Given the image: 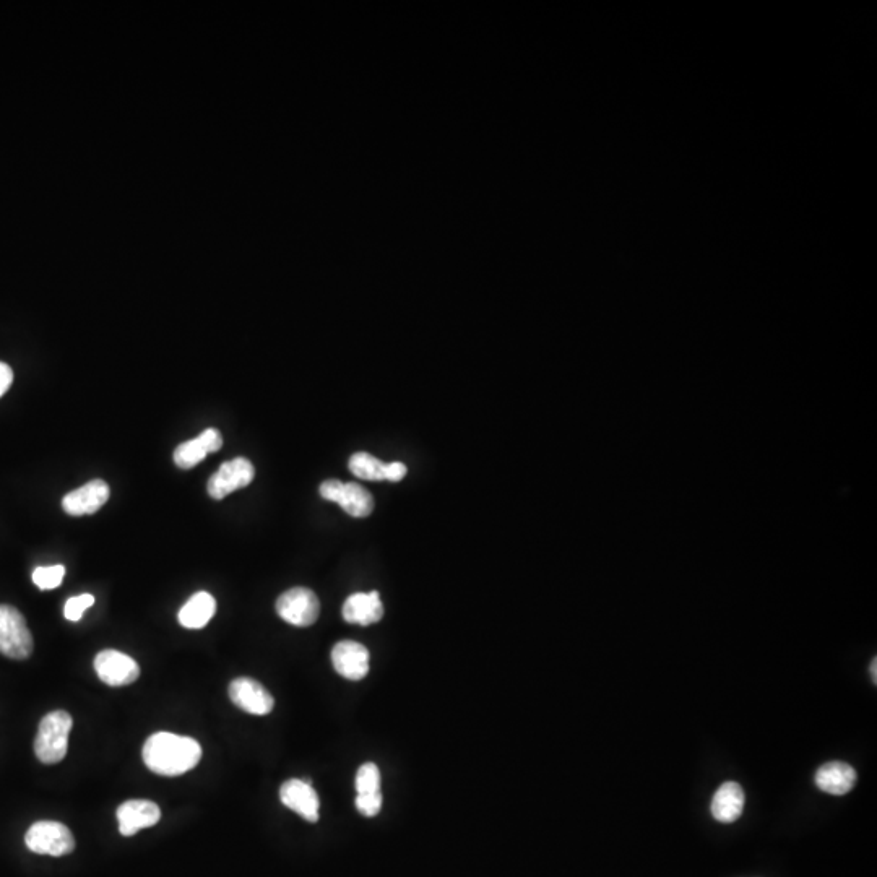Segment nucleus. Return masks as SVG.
Returning a JSON list of instances; mask_svg holds the SVG:
<instances>
[{
  "instance_id": "1",
  "label": "nucleus",
  "mask_w": 877,
  "mask_h": 877,
  "mask_svg": "<svg viewBox=\"0 0 877 877\" xmlns=\"http://www.w3.org/2000/svg\"><path fill=\"white\" fill-rule=\"evenodd\" d=\"M143 762L163 777H178L195 769L202 759V748L195 739L174 733H155L143 746Z\"/></svg>"
},
{
  "instance_id": "2",
  "label": "nucleus",
  "mask_w": 877,
  "mask_h": 877,
  "mask_svg": "<svg viewBox=\"0 0 877 877\" xmlns=\"http://www.w3.org/2000/svg\"><path fill=\"white\" fill-rule=\"evenodd\" d=\"M74 720L70 713L56 710L41 720L35 739V754L46 765L59 764L67 756Z\"/></svg>"
},
{
  "instance_id": "3",
  "label": "nucleus",
  "mask_w": 877,
  "mask_h": 877,
  "mask_svg": "<svg viewBox=\"0 0 877 877\" xmlns=\"http://www.w3.org/2000/svg\"><path fill=\"white\" fill-rule=\"evenodd\" d=\"M35 649V642L26 619L17 608L0 605V653L12 660H26Z\"/></svg>"
},
{
  "instance_id": "4",
  "label": "nucleus",
  "mask_w": 877,
  "mask_h": 877,
  "mask_svg": "<svg viewBox=\"0 0 877 877\" xmlns=\"http://www.w3.org/2000/svg\"><path fill=\"white\" fill-rule=\"evenodd\" d=\"M28 850L38 855L64 856L75 850V839L69 827L56 821H39L25 835Z\"/></svg>"
},
{
  "instance_id": "5",
  "label": "nucleus",
  "mask_w": 877,
  "mask_h": 877,
  "mask_svg": "<svg viewBox=\"0 0 877 877\" xmlns=\"http://www.w3.org/2000/svg\"><path fill=\"white\" fill-rule=\"evenodd\" d=\"M319 493L327 501L337 502L346 514L355 519L369 517L374 510V497L368 489L358 483L327 480L320 484Z\"/></svg>"
},
{
  "instance_id": "6",
  "label": "nucleus",
  "mask_w": 877,
  "mask_h": 877,
  "mask_svg": "<svg viewBox=\"0 0 877 877\" xmlns=\"http://www.w3.org/2000/svg\"><path fill=\"white\" fill-rule=\"evenodd\" d=\"M277 613L291 626L309 627L319 619L320 601L309 588L294 587L278 598Z\"/></svg>"
},
{
  "instance_id": "7",
  "label": "nucleus",
  "mask_w": 877,
  "mask_h": 877,
  "mask_svg": "<svg viewBox=\"0 0 877 877\" xmlns=\"http://www.w3.org/2000/svg\"><path fill=\"white\" fill-rule=\"evenodd\" d=\"M255 468L251 460L244 457L234 458L223 463L220 470L208 481V494L215 501L225 499L229 494L246 488L254 481Z\"/></svg>"
},
{
  "instance_id": "8",
  "label": "nucleus",
  "mask_w": 877,
  "mask_h": 877,
  "mask_svg": "<svg viewBox=\"0 0 877 877\" xmlns=\"http://www.w3.org/2000/svg\"><path fill=\"white\" fill-rule=\"evenodd\" d=\"M95 671L98 678L111 687L129 686L140 676V666L134 658L111 649L96 655Z\"/></svg>"
},
{
  "instance_id": "9",
  "label": "nucleus",
  "mask_w": 877,
  "mask_h": 877,
  "mask_svg": "<svg viewBox=\"0 0 877 877\" xmlns=\"http://www.w3.org/2000/svg\"><path fill=\"white\" fill-rule=\"evenodd\" d=\"M229 697L236 707L251 715H268L275 705L272 694L252 678L234 679L229 684Z\"/></svg>"
},
{
  "instance_id": "10",
  "label": "nucleus",
  "mask_w": 877,
  "mask_h": 877,
  "mask_svg": "<svg viewBox=\"0 0 877 877\" xmlns=\"http://www.w3.org/2000/svg\"><path fill=\"white\" fill-rule=\"evenodd\" d=\"M369 650L353 640L338 642L332 650L333 668L350 681H361L369 673Z\"/></svg>"
},
{
  "instance_id": "11",
  "label": "nucleus",
  "mask_w": 877,
  "mask_h": 877,
  "mask_svg": "<svg viewBox=\"0 0 877 877\" xmlns=\"http://www.w3.org/2000/svg\"><path fill=\"white\" fill-rule=\"evenodd\" d=\"M280 800L307 822L319 821L320 800L311 783L291 778L281 785Z\"/></svg>"
},
{
  "instance_id": "12",
  "label": "nucleus",
  "mask_w": 877,
  "mask_h": 877,
  "mask_svg": "<svg viewBox=\"0 0 877 877\" xmlns=\"http://www.w3.org/2000/svg\"><path fill=\"white\" fill-rule=\"evenodd\" d=\"M109 486L106 481L93 480L83 484L82 488L75 489L62 499V509L65 514L72 517L95 514L108 502Z\"/></svg>"
},
{
  "instance_id": "13",
  "label": "nucleus",
  "mask_w": 877,
  "mask_h": 877,
  "mask_svg": "<svg viewBox=\"0 0 877 877\" xmlns=\"http://www.w3.org/2000/svg\"><path fill=\"white\" fill-rule=\"evenodd\" d=\"M161 811L158 804L148 800H132L122 803L117 809L119 832L124 837H132L142 829L153 827L160 822Z\"/></svg>"
},
{
  "instance_id": "14",
  "label": "nucleus",
  "mask_w": 877,
  "mask_h": 877,
  "mask_svg": "<svg viewBox=\"0 0 877 877\" xmlns=\"http://www.w3.org/2000/svg\"><path fill=\"white\" fill-rule=\"evenodd\" d=\"M223 447V436L215 428L207 429L192 441L184 442L174 450V463L182 470L197 467L208 454H215Z\"/></svg>"
},
{
  "instance_id": "15",
  "label": "nucleus",
  "mask_w": 877,
  "mask_h": 877,
  "mask_svg": "<svg viewBox=\"0 0 877 877\" xmlns=\"http://www.w3.org/2000/svg\"><path fill=\"white\" fill-rule=\"evenodd\" d=\"M342 613L346 623L359 626L379 623L384 616L381 595L377 592L353 593L346 598Z\"/></svg>"
},
{
  "instance_id": "16",
  "label": "nucleus",
  "mask_w": 877,
  "mask_h": 877,
  "mask_svg": "<svg viewBox=\"0 0 877 877\" xmlns=\"http://www.w3.org/2000/svg\"><path fill=\"white\" fill-rule=\"evenodd\" d=\"M856 772L845 762H827L816 772V785L827 795L842 796L853 790Z\"/></svg>"
},
{
  "instance_id": "17",
  "label": "nucleus",
  "mask_w": 877,
  "mask_h": 877,
  "mask_svg": "<svg viewBox=\"0 0 877 877\" xmlns=\"http://www.w3.org/2000/svg\"><path fill=\"white\" fill-rule=\"evenodd\" d=\"M743 809L744 791L736 782L723 783L713 796L712 806H710L712 816L723 824L738 821L743 814Z\"/></svg>"
},
{
  "instance_id": "18",
  "label": "nucleus",
  "mask_w": 877,
  "mask_h": 877,
  "mask_svg": "<svg viewBox=\"0 0 877 877\" xmlns=\"http://www.w3.org/2000/svg\"><path fill=\"white\" fill-rule=\"evenodd\" d=\"M217 613V600L208 592L195 593L179 611V623L186 629H202Z\"/></svg>"
},
{
  "instance_id": "19",
  "label": "nucleus",
  "mask_w": 877,
  "mask_h": 877,
  "mask_svg": "<svg viewBox=\"0 0 877 877\" xmlns=\"http://www.w3.org/2000/svg\"><path fill=\"white\" fill-rule=\"evenodd\" d=\"M348 467H350L351 473L356 478H359V480L385 481L387 463L382 462V460L374 457V455L368 454V452H358V454L353 455L350 458Z\"/></svg>"
},
{
  "instance_id": "20",
  "label": "nucleus",
  "mask_w": 877,
  "mask_h": 877,
  "mask_svg": "<svg viewBox=\"0 0 877 877\" xmlns=\"http://www.w3.org/2000/svg\"><path fill=\"white\" fill-rule=\"evenodd\" d=\"M381 783V770H379V767H377L376 764L368 762V764L359 767L355 780L356 793H358V795H376V793H382Z\"/></svg>"
},
{
  "instance_id": "21",
  "label": "nucleus",
  "mask_w": 877,
  "mask_h": 877,
  "mask_svg": "<svg viewBox=\"0 0 877 877\" xmlns=\"http://www.w3.org/2000/svg\"><path fill=\"white\" fill-rule=\"evenodd\" d=\"M65 577V567L61 564L57 566L38 567L33 572V582L39 590H54L61 587L62 580Z\"/></svg>"
},
{
  "instance_id": "22",
  "label": "nucleus",
  "mask_w": 877,
  "mask_h": 877,
  "mask_svg": "<svg viewBox=\"0 0 877 877\" xmlns=\"http://www.w3.org/2000/svg\"><path fill=\"white\" fill-rule=\"evenodd\" d=\"M93 605H95V597L90 595V593H83V595H78V597L69 598L64 608L65 619H69L72 623H77V621L82 619L85 611Z\"/></svg>"
},
{
  "instance_id": "23",
  "label": "nucleus",
  "mask_w": 877,
  "mask_h": 877,
  "mask_svg": "<svg viewBox=\"0 0 877 877\" xmlns=\"http://www.w3.org/2000/svg\"><path fill=\"white\" fill-rule=\"evenodd\" d=\"M382 801H384L382 793H376V795H356V808L364 816L374 817L381 813Z\"/></svg>"
},
{
  "instance_id": "24",
  "label": "nucleus",
  "mask_w": 877,
  "mask_h": 877,
  "mask_svg": "<svg viewBox=\"0 0 877 877\" xmlns=\"http://www.w3.org/2000/svg\"><path fill=\"white\" fill-rule=\"evenodd\" d=\"M407 465L402 462H392L387 463V470H385V481H390V483H398V481H402L405 476H407Z\"/></svg>"
},
{
  "instance_id": "25",
  "label": "nucleus",
  "mask_w": 877,
  "mask_h": 877,
  "mask_svg": "<svg viewBox=\"0 0 877 877\" xmlns=\"http://www.w3.org/2000/svg\"><path fill=\"white\" fill-rule=\"evenodd\" d=\"M13 382V372L9 364L0 363V397L10 389Z\"/></svg>"
},
{
  "instance_id": "26",
  "label": "nucleus",
  "mask_w": 877,
  "mask_h": 877,
  "mask_svg": "<svg viewBox=\"0 0 877 877\" xmlns=\"http://www.w3.org/2000/svg\"><path fill=\"white\" fill-rule=\"evenodd\" d=\"M871 676H873L874 683H877V660L874 658L873 663H871Z\"/></svg>"
}]
</instances>
